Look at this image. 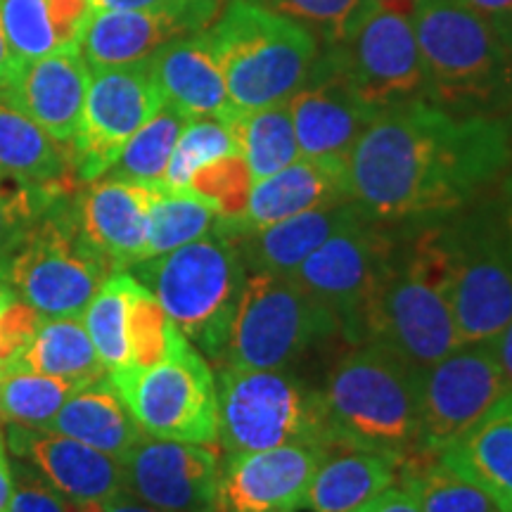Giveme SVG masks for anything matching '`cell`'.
Returning <instances> with one entry per match:
<instances>
[{
	"mask_svg": "<svg viewBox=\"0 0 512 512\" xmlns=\"http://www.w3.org/2000/svg\"><path fill=\"white\" fill-rule=\"evenodd\" d=\"M48 15L53 22L57 48L79 50L83 29L91 17V3L88 0H46Z\"/></svg>",
	"mask_w": 512,
	"mask_h": 512,
	"instance_id": "bcb514c9",
	"label": "cell"
},
{
	"mask_svg": "<svg viewBox=\"0 0 512 512\" xmlns=\"http://www.w3.org/2000/svg\"><path fill=\"white\" fill-rule=\"evenodd\" d=\"M41 320V313L19 297L0 311V368L10 366L29 347Z\"/></svg>",
	"mask_w": 512,
	"mask_h": 512,
	"instance_id": "f6af8a7d",
	"label": "cell"
},
{
	"mask_svg": "<svg viewBox=\"0 0 512 512\" xmlns=\"http://www.w3.org/2000/svg\"><path fill=\"white\" fill-rule=\"evenodd\" d=\"M411 22L425 69V98L479 110L512 86V48L486 19L453 0H415Z\"/></svg>",
	"mask_w": 512,
	"mask_h": 512,
	"instance_id": "8992f818",
	"label": "cell"
},
{
	"mask_svg": "<svg viewBox=\"0 0 512 512\" xmlns=\"http://www.w3.org/2000/svg\"><path fill=\"white\" fill-rule=\"evenodd\" d=\"M57 197L64 195L0 171V268Z\"/></svg>",
	"mask_w": 512,
	"mask_h": 512,
	"instance_id": "60d3db41",
	"label": "cell"
},
{
	"mask_svg": "<svg viewBox=\"0 0 512 512\" xmlns=\"http://www.w3.org/2000/svg\"><path fill=\"white\" fill-rule=\"evenodd\" d=\"M399 479V463L373 451H349L318 465L306 494L311 512H356Z\"/></svg>",
	"mask_w": 512,
	"mask_h": 512,
	"instance_id": "f1b7e54d",
	"label": "cell"
},
{
	"mask_svg": "<svg viewBox=\"0 0 512 512\" xmlns=\"http://www.w3.org/2000/svg\"><path fill=\"white\" fill-rule=\"evenodd\" d=\"M287 102L302 157L349 162L358 138L380 114L361 98L332 48L318 50L304 86Z\"/></svg>",
	"mask_w": 512,
	"mask_h": 512,
	"instance_id": "2e32d148",
	"label": "cell"
},
{
	"mask_svg": "<svg viewBox=\"0 0 512 512\" xmlns=\"http://www.w3.org/2000/svg\"><path fill=\"white\" fill-rule=\"evenodd\" d=\"M361 98L375 110L425 98V69L411 15L370 5L347 41L332 46Z\"/></svg>",
	"mask_w": 512,
	"mask_h": 512,
	"instance_id": "5bb4252c",
	"label": "cell"
},
{
	"mask_svg": "<svg viewBox=\"0 0 512 512\" xmlns=\"http://www.w3.org/2000/svg\"><path fill=\"white\" fill-rule=\"evenodd\" d=\"M337 328L335 313L294 278L247 271L221 366L283 370Z\"/></svg>",
	"mask_w": 512,
	"mask_h": 512,
	"instance_id": "9c48e42d",
	"label": "cell"
},
{
	"mask_svg": "<svg viewBox=\"0 0 512 512\" xmlns=\"http://www.w3.org/2000/svg\"><path fill=\"white\" fill-rule=\"evenodd\" d=\"M392 247V235L361 214L342 226L313 252L292 278L302 290L328 306L339 320V328L358 342V320L384 259Z\"/></svg>",
	"mask_w": 512,
	"mask_h": 512,
	"instance_id": "9a60e30c",
	"label": "cell"
},
{
	"mask_svg": "<svg viewBox=\"0 0 512 512\" xmlns=\"http://www.w3.org/2000/svg\"><path fill=\"white\" fill-rule=\"evenodd\" d=\"M344 202H351L347 162L328 157H299L297 162L252 185L240 235Z\"/></svg>",
	"mask_w": 512,
	"mask_h": 512,
	"instance_id": "7402d4cb",
	"label": "cell"
},
{
	"mask_svg": "<svg viewBox=\"0 0 512 512\" xmlns=\"http://www.w3.org/2000/svg\"><path fill=\"white\" fill-rule=\"evenodd\" d=\"M226 155H240L233 131L219 119H190L171 152L162 183L166 188L183 190L200 166Z\"/></svg>",
	"mask_w": 512,
	"mask_h": 512,
	"instance_id": "ab89813d",
	"label": "cell"
},
{
	"mask_svg": "<svg viewBox=\"0 0 512 512\" xmlns=\"http://www.w3.org/2000/svg\"><path fill=\"white\" fill-rule=\"evenodd\" d=\"M15 299H17V292L12 290L8 275H5L3 268H0V311H3L8 304L15 302Z\"/></svg>",
	"mask_w": 512,
	"mask_h": 512,
	"instance_id": "11a10c76",
	"label": "cell"
},
{
	"mask_svg": "<svg viewBox=\"0 0 512 512\" xmlns=\"http://www.w3.org/2000/svg\"><path fill=\"white\" fill-rule=\"evenodd\" d=\"M19 67H22V62H19L15 53H12L8 36H5L3 24H0V91L10 88V83L15 81Z\"/></svg>",
	"mask_w": 512,
	"mask_h": 512,
	"instance_id": "681fc988",
	"label": "cell"
},
{
	"mask_svg": "<svg viewBox=\"0 0 512 512\" xmlns=\"http://www.w3.org/2000/svg\"><path fill=\"white\" fill-rule=\"evenodd\" d=\"M252 171L242 155H226L200 166L183 190H190L216 211V226L238 238L245 223L249 195H252Z\"/></svg>",
	"mask_w": 512,
	"mask_h": 512,
	"instance_id": "d590c367",
	"label": "cell"
},
{
	"mask_svg": "<svg viewBox=\"0 0 512 512\" xmlns=\"http://www.w3.org/2000/svg\"><path fill=\"white\" fill-rule=\"evenodd\" d=\"M192 34L200 31L164 12L95 10L81 34L79 53L91 72H100L150 60L166 43Z\"/></svg>",
	"mask_w": 512,
	"mask_h": 512,
	"instance_id": "cb8c5ba5",
	"label": "cell"
},
{
	"mask_svg": "<svg viewBox=\"0 0 512 512\" xmlns=\"http://www.w3.org/2000/svg\"><path fill=\"white\" fill-rule=\"evenodd\" d=\"M370 3L380 5V8L399 10V12H406V15H411V12H413V3H415V0H370Z\"/></svg>",
	"mask_w": 512,
	"mask_h": 512,
	"instance_id": "9f6ffc18",
	"label": "cell"
},
{
	"mask_svg": "<svg viewBox=\"0 0 512 512\" xmlns=\"http://www.w3.org/2000/svg\"><path fill=\"white\" fill-rule=\"evenodd\" d=\"M188 121L190 119L185 114L164 105L136 136L128 140L117 164L105 176L140 183H162L171 152H174Z\"/></svg>",
	"mask_w": 512,
	"mask_h": 512,
	"instance_id": "8d00e7d4",
	"label": "cell"
},
{
	"mask_svg": "<svg viewBox=\"0 0 512 512\" xmlns=\"http://www.w3.org/2000/svg\"><path fill=\"white\" fill-rule=\"evenodd\" d=\"M332 448L373 451L396 463L422 458L418 448V370L368 342L332 368L320 392Z\"/></svg>",
	"mask_w": 512,
	"mask_h": 512,
	"instance_id": "3957f363",
	"label": "cell"
},
{
	"mask_svg": "<svg viewBox=\"0 0 512 512\" xmlns=\"http://www.w3.org/2000/svg\"><path fill=\"white\" fill-rule=\"evenodd\" d=\"M0 171L60 195L74 190L69 150L12 105L5 91H0Z\"/></svg>",
	"mask_w": 512,
	"mask_h": 512,
	"instance_id": "83f0119b",
	"label": "cell"
},
{
	"mask_svg": "<svg viewBox=\"0 0 512 512\" xmlns=\"http://www.w3.org/2000/svg\"><path fill=\"white\" fill-rule=\"evenodd\" d=\"M491 344H494V351L498 356V363H501V368H503L505 380H508V387L512 389V320L508 323V328L501 332V335H498L496 339H491Z\"/></svg>",
	"mask_w": 512,
	"mask_h": 512,
	"instance_id": "816d5d0a",
	"label": "cell"
},
{
	"mask_svg": "<svg viewBox=\"0 0 512 512\" xmlns=\"http://www.w3.org/2000/svg\"><path fill=\"white\" fill-rule=\"evenodd\" d=\"M0 24L22 64L60 50L46 0H0Z\"/></svg>",
	"mask_w": 512,
	"mask_h": 512,
	"instance_id": "b9f144b4",
	"label": "cell"
},
{
	"mask_svg": "<svg viewBox=\"0 0 512 512\" xmlns=\"http://www.w3.org/2000/svg\"><path fill=\"white\" fill-rule=\"evenodd\" d=\"M216 221H219L216 211L200 197L192 195L190 190L166 188L162 183L147 219L145 259H155L202 238L216 226Z\"/></svg>",
	"mask_w": 512,
	"mask_h": 512,
	"instance_id": "e575fe53",
	"label": "cell"
},
{
	"mask_svg": "<svg viewBox=\"0 0 512 512\" xmlns=\"http://www.w3.org/2000/svg\"><path fill=\"white\" fill-rule=\"evenodd\" d=\"M422 456L399 465L401 489H406L422 512H503L482 486L465 479L439 460Z\"/></svg>",
	"mask_w": 512,
	"mask_h": 512,
	"instance_id": "1f68e13d",
	"label": "cell"
},
{
	"mask_svg": "<svg viewBox=\"0 0 512 512\" xmlns=\"http://www.w3.org/2000/svg\"><path fill=\"white\" fill-rule=\"evenodd\" d=\"M10 512H69V498L57 494L34 467L15 458Z\"/></svg>",
	"mask_w": 512,
	"mask_h": 512,
	"instance_id": "7bdbcfd3",
	"label": "cell"
},
{
	"mask_svg": "<svg viewBox=\"0 0 512 512\" xmlns=\"http://www.w3.org/2000/svg\"><path fill=\"white\" fill-rule=\"evenodd\" d=\"M498 211H501L505 226H508V230L512 233V174L503 181V188H501V207H498Z\"/></svg>",
	"mask_w": 512,
	"mask_h": 512,
	"instance_id": "db71d44e",
	"label": "cell"
},
{
	"mask_svg": "<svg viewBox=\"0 0 512 512\" xmlns=\"http://www.w3.org/2000/svg\"><path fill=\"white\" fill-rule=\"evenodd\" d=\"M133 275L155 294L192 347L223 363L247 283L245 259L233 235L214 226L174 252L140 261Z\"/></svg>",
	"mask_w": 512,
	"mask_h": 512,
	"instance_id": "277c9868",
	"label": "cell"
},
{
	"mask_svg": "<svg viewBox=\"0 0 512 512\" xmlns=\"http://www.w3.org/2000/svg\"><path fill=\"white\" fill-rule=\"evenodd\" d=\"M325 458L323 448L304 444L228 453L211 512H299Z\"/></svg>",
	"mask_w": 512,
	"mask_h": 512,
	"instance_id": "ac0fdd59",
	"label": "cell"
},
{
	"mask_svg": "<svg viewBox=\"0 0 512 512\" xmlns=\"http://www.w3.org/2000/svg\"><path fill=\"white\" fill-rule=\"evenodd\" d=\"M164 107L150 62L93 72L79 131L69 143L74 174L98 181L117 164L128 140Z\"/></svg>",
	"mask_w": 512,
	"mask_h": 512,
	"instance_id": "4fadbf2b",
	"label": "cell"
},
{
	"mask_svg": "<svg viewBox=\"0 0 512 512\" xmlns=\"http://www.w3.org/2000/svg\"><path fill=\"white\" fill-rule=\"evenodd\" d=\"M10 370L74 382H93L107 375L81 318H43L29 347L0 373Z\"/></svg>",
	"mask_w": 512,
	"mask_h": 512,
	"instance_id": "f546056e",
	"label": "cell"
},
{
	"mask_svg": "<svg viewBox=\"0 0 512 512\" xmlns=\"http://www.w3.org/2000/svg\"><path fill=\"white\" fill-rule=\"evenodd\" d=\"M181 337L183 332L166 316L155 294L136 278L128 294V366L124 370H147L157 366Z\"/></svg>",
	"mask_w": 512,
	"mask_h": 512,
	"instance_id": "74e56055",
	"label": "cell"
},
{
	"mask_svg": "<svg viewBox=\"0 0 512 512\" xmlns=\"http://www.w3.org/2000/svg\"><path fill=\"white\" fill-rule=\"evenodd\" d=\"M102 512H166V510H159L155 505H147L140 501V498L128 494V491H121V494L107 498V501L102 503Z\"/></svg>",
	"mask_w": 512,
	"mask_h": 512,
	"instance_id": "f907efd6",
	"label": "cell"
},
{
	"mask_svg": "<svg viewBox=\"0 0 512 512\" xmlns=\"http://www.w3.org/2000/svg\"><path fill=\"white\" fill-rule=\"evenodd\" d=\"M451 285L446 226H422L406 238H392L358 320V342L380 344L413 370L430 368L460 347Z\"/></svg>",
	"mask_w": 512,
	"mask_h": 512,
	"instance_id": "7a4b0ae2",
	"label": "cell"
},
{
	"mask_svg": "<svg viewBox=\"0 0 512 512\" xmlns=\"http://www.w3.org/2000/svg\"><path fill=\"white\" fill-rule=\"evenodd\" d=\"M510 159L505 121L406 100L380 110L351 150V202L375 223H425L467 207Z\"/></svg>",
	"mask_w": 512,
	"mask_h": 512,
	"instance_id": "6da1fadb",
	"label": "cell"
},
{
	"mask_svg": "<svg viewBox=\"0 0 512 512\" xmlns=\"http://www.w3.org/2000/svg\"><path fill=\"white\" fill-rule=\"evenodd\" d=\"M46 430L83 441L117 460H124L143 437L110 373L69 396Z\"/></svg>",
	"mask_w": 512,
	"mask_h": 512,
	"instance_id": "4316f807",
	"label": "cell"
},
{
	"mask_svg": "<svg viewBox=\"0 0 512 512\" xmlns=\"http://www.w3.org/2000/svg\"><path fill=\"white\" fill-rule=\"evenodd\" d=\"M91 76L79 50H55L24 62L5 93L50 138L69 145L79 131Z\"/></svg>",
	"mask_w": 512,
	"mask_h": 512,
	"instance_id": "44dd1931",
	"label": "cell"
},
{
	"mask_svg": "<svg viewBox=\"0 0 512 512\" xmlns=\"http://www.w3.org/2000/svg\"><path fill=\"white\" fill-rule=\"evenodd\" d=\"M508 392L491 342L460 344L430 368L418 370L422 456H439Z\"/></svg>",
	"mask_w": 512,
	"mask_h": 512,
	"instance_id": "7c38bea8",
	"label": "cell"
},
{
	"mask_svg": "<svg viewBox=\"0 0 512 512\" xmlns=\"http://www.w3.org/2000/svg\"><path fill=\"white\" fill-rule=\"evenodd\" d=\"M261 8L294 19L309 29L318 46L332 48L347 41L370 10V0H249Z\"/></svg>",
	"mask_w": 512,
	"mask_h": 512,
	"instance_id": "f35d334b",
	"label": "cell"
},
{
	"mask_svg": "<svg viewBox=\"0 0 512 512\" xmlns=\"http://www.w3.org/2000/svg\"><path fill=\"white\" fill-rule=\"evenodd\" d=\"M5 446L69 501L102 503L126 491L121 460L83 441L50 430L8 425Z\"/></svg>",
	"mask_w": 512,
	"mask_h": 512,
	"instance_id": "ffe728a7",
	"label": "cell"
},
{
	"mask_svg": "<svg viewBox=\"0 0 512 512\" xmlns=\"http://www.w3.org/2000/svg\"><path fill=\"white\" fill-rule=\"evenodd\" d=\"M3 271L17 297L43 318H81L114 268L86 240L74 200L64 195L38 216Z\"/></svg>",
	"mask_w": 512,
	"mask_h": 512,
	"instance_id": "52a82bcc",
	"label": "cell"
},
{
	"mask_svg": "<svg viewBox=\"0 0 512 512\" xmlns=\"http://www.w3.org/2000/svg\"><path fill=\"white\" fill-rule=\"evenodd\" d=\"M446 240L460 344L491 342L512 320V233L498 211L446 226Z\"/></svg>",
	"mask_w": 512,
	"mask_h": 512,
	"instance_id": "8fae6325",
	"label": "cell"
},
{
	"mask_svg": "<svg viewBox=\"0 0 512 512\" xmlns=\"http://www.w3.org/2000/svg\"><path fill=\"white\" fill-rule=\"evenodd\" d=\"M361 214L363 211L354 202H344L337 204V207L306 211V214H297L292 219L273 223V226L238 235L235 242H238L247 271L292 278L294 271L335 230L347 226Z\"/></svg>",
	"mask_w": 512,
	"mask_h": 512,
	"instance_id": "484cf974",
	"label": "cell"
},
{
	"mask_svg": "<svg viewBox=\"0 0 512 512\" xmlns=\"http://www.w3.org/2000/svg\"><path fill=\"white\" fill-rule=\"evenodd\" d=\"M91 10H147L174 15L195 31H204L219 12L221 0H88Z\"/></svg>",
	"mask_w": 512,
	"mask_h": 512,
	"instance_id": "ee69618b",
	"label": "cell"
},
{
	"mask_svg": "<svg viewBox=\"0 0 512 512\" xmlns=\"http://www.w3.org/2000/svg\"><path fill=\"white\" fill-rule=\"evenodd\" d=\"M226 81L230 105L264 110L292 98L318 57L309 29L249 0H230L214 27L202 31Z\"/></svg>",
	"mask_w": 512,
	"mask_h": 512,
	"instance_id": "5b68a950",
	"label": "cell"
},
{
	"mask_svg": "<svg viewBox=\"0 0 512 512\" xmlns=\"http://www.w3.org/2000/svg\"><path fill=\"white\" fill-rule=\"evenodd\" d=\"M147 62L164 105L174 107L188 119L226 121L235 110L219 60L202 31L166 43Z\"/></svg>",
	"mask_w": 512,
	"mask_h": 512,
	"instance_id": "603a6c76",
	"label": "cell"
},
{
	"mask_svg": "<svg viewBox=\"0 0 512 512\" xmlns=\"http://www.w3.org/2000/svg\"><path fill=\"white\" fill-rule=\"evenodd\" d=\"M110 377L147 437L188 444L219 441L216 377L185 335L157 366L119 370Z\"/></svg>",
	"mask_w": 512,
	"mask_h": 512,
	"instance_id": "30bf717a",
	"label": "cell"
},
{
	"mask_svg": "<svg viewBox=\"0 0 512 512\" xmlns=\"http://www.w3.org/2000/svg\"><path fill=\"white\" fill-rule=\"evenodd\" d=\"M439 460L482 486L503 512H512V389L448 444Z\"/></svg>",
	"mask_w": 512,
	"mask_h": 512,
	"instance_id": "d4e9b609",
	"label": "cell"
},
{
	"mask_svg": "<svg viewBox=\"0 0 512 512\" xmlns=\"http://www.w3.org/2000/svg\"><path fill=\"white\" fill-rule=\"evenodd\" d=\"M219 439L228 453L304 444L332 451L320 392L283 370L223 368Z\"/></svg>",
	"mask_w": 512,
	"mask_h": 512,
	"instance_id": "ba28073f",
	"label": "cell"
},
{
	"mask_svg": "<svg viewBox=\"0 0 512 512\" xmlns=\"http://www.w3.org/2000/svg\"><path fill=\"white\" fill-rule=\"evenodd\" d=\"M126 491L166 512H211L219 486V453L211 444L143 437L121 460Z\"/></svg>",
	"mask_w": 512,
	"mask_h": 512,
	"instance_id": "e0dca14e",
	"label": "cell"
},
{
	"mask_svg": "<svg viewBox=\"0 0 512 512\" xmlns=\"http://www.w3.org/2000/svg\"><path fill=\"white\" fill-rule=\"evenodd\" d=\"M494 27L512 48V0H453Z\"/></svg>",
	"mask_w": 512,
	"mask_h": 512,
	"instance_id": "7dc6e473",
	"label": "cell"
},
{
	"mask_svg": "<svg viewBox=\"0 0 512 512\" xmlns=\"http://www.w3.org/2000/svg\"><path fill=\"white\" fill-rule=\"evenodd\" d=\"M159 190L162 183L102 176L74 197L83 235L114 271H126L145 259L147 219Z\"/></svg>",
	"mask_w": 512,
	"mask_h": 512,
	"instance_id": "d6986e66",
	"label": "cell"
},
{
	"mask_svg": "<svg viewBox=\"0 0 512 512\" xmlns=\"http://www.w3.org/2000/svg\"><path fill=\"white\" fill-rule=\"evenodd\" d=\"M86 384L24 370L0 373V422L46 430L69 396Z\"/></svg>",
	"mask_w": 512,
	"mask_h": 512,
	"instance_id": "d6a6232c",
	"label": "cell"
},
{
	"mask_svg": "<svg viewBox=\"0 0 512 512\" xmlns=\"http://www.w3.org/2000/svg\"><path fill=\"white\" fill-rule=\"evenodd\" d=\"M12 501V463L5 453V441H0V512H10Z\"/></svg>",
	"mask_w": 512,
	"mask_h": 512,
	"instance_id": "f5cc1de1",
	"label": "cell"
},
{
	"mask_svg": "<svg viewBox=\"0 0 512 512\" xmlns=\"http://www.w3.org/2000/svg\"><path fill=\"white\" fill-rule=\"evenodd\" d=\"M356 512H422L418 503L413 501V496L406 489L399 486H389L382 494H377L373 501L361 505Z\"/></svg>",
	"mask_w": 512,
	"mask_h": 512,
	"instance_id": "c3c4849f",
	"label": "cell"
},
{
	"mask_svg": "<svg viewBox=\"0 0 512 512\" xmlns=\"http://www.w3.org/2000/svg\"><path fill=\"white\" fill-rule=\"evenodd\" d=\"M240 145V155L252 171L254 183L273 176L302 157L294 133L290 102L264 107V110H233L223 121Z\"/></svg>",
	"mask_w": 512,
	"mask_h": 512,
	"instance_id": "4dcf8cb0",
	"label": "cell"
},
{
	"mask_svg": "<svg viewBox=\"0 0 512 512\" xmlns=\"http://www.w3.org/2000/svg\"><path fill=\"white\" fill-rule=\"evenodd\" d=\"M136 283L133 273L114 271L95 292L91 304L83 311L81 323L91 337L95 354L107 373H119L128 366V294Z\"/></svg>",
	"mask_w": 512,
	"mask_h": 512,
	"instance_id": "836d02e7",
	"label": "cell"
}]
</instances>
